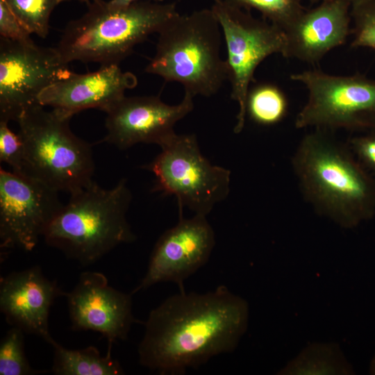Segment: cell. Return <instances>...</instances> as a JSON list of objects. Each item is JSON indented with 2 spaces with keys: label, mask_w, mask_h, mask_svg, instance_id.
<instances>
[{
  "label": "cell",
  "mask_w": 375,
  "mask_h": 375,
  "mask_svg": "<svg viewBox=\"0 0 375 375\" xmlns=\"http://www.w3.org/2000/svg\"><path fill=\"white\" fill-rule=\"evenodd\" d=\"M249 318L247 301L225 285L206 293L180 290L150 312L139 362L159 374H183L233 351Z\"/></svg>",
  "instance_id": "cell-1"
},
{
  "label": "cell",
  "mask_w": 375,
  "mask_h": 375,
  "mask_svg": "<svg viewBox=\"0 0 375 375\" xmlns=\"http://www.w3.org/2000/svg\"><path fill=\"white\" fill-rule=\"evenodd\" d=\"M292 166L303 198L315 211L351 228L375 214V178L348 144L315 128L301 140Z\"/></svg>",
  "instance_id": "cell-2"
},
{
  "label": "cell",
  "mask_w": 375,
  "mask_h": 375,
  "mask_svg": "<svg viewBox=\"0 0 375 375\" xmlns=\"http://www.w3.org/2000/svg\"><path fill=\"white\" fill-rule=\"evenodd\" d=\"M69 195L43 235L47 245L88 265L135 240L126 219L132 196L125 178L110 189L93 181Z\"/></svg>",
  "instance_id": "cell-3"
},
{
  "label": "cell",
  "mask_w": 375,
  "mask_h": 375,
  "mask_svg": "<svg viewBox=\"0 0 375 375\" xmlns=\"http://www.w3.org/2000/svg\"><path fill=\"white\" fill-rule=\"evenodd\" d=\"M87 12L65 26L56 46L62 60L119 65L134 47L178 12L175 3L137 1L126 8L110 6L104 0L86 3Z\"/></svg>",
  "instance_id": "cell-4"
},
{
  "label": "cell",
  "mask_w": 375,
  "mask_h": 375,
  "mask_svg": "<svg viewBox=\"0 0 375 375\" xmlns=\"http://www.w3.org/2000/svg\"><path fill=\"white\" fill-rule=\"evenodd\" d=\"M222 33L211 8L178 13L158 33L145 72L181 83L194 97L215 94L228 80L227 63L220 56Z\"/></svg>",
  "instance_id": "cell-5"
},
{
  "label": "cell",
  "mask_w": 375,
  "mask_h": 375,
  "mask_svg": "<svg viewBox=\"0 0 375 375\" xmlns=\"http://www.w3.org/2000/svg\"><path fill=\"white\" fill-rule=\"evenodd\" d=\"M71 118L38 103L17 121L24 144L22 174L69 194L91 183L94 172L92 144L74 134Z\"/></svg>",
  "instance_id": "cell-6"
},
{
  "label": "cell",
  "mask_w": 375,
  "mask_h": 375,
  "mask_svg": "<svg viewBox=\"0 0 375 375\" xmlns=\"http://www.w3.org/2000/svg\"><path fill=\"white\" fill-rule=\"evenodd\" d=\"M142 168L156 177L153 191L176 197L180 212L186 206L197 215L206 216L230 190V170L211 164L192 134L176 133Z\"/></svg>",
  "instance_id": "cell-7"
},
{
  "label": "cell",
  "mask_w": 375,
  "mask_h": 375,
  "mask_svg": "<svg viewBox=\"0 0 375 375\" xmlns=\"http://www.w3.org/2000/svg\"><path fill=\"white\" fill-rule=\"evenodd\" d=\"M308 91L297 115V128L375 130V81L360 74L336 76L319 69L290 76Z\"/></svg>",
  "instance_id": "cell-8"
},
{
  "label": "cell",
  "mask_w": 375,
  "mask_h": 375,
  "mask_svg": "<svg viewBox=\"0 0 375 375\" xmlns=\"http://www.w3.org/2000/svg\"><path fill=\"white\" fill-rule=\"evenodd\" d=\"M213 1L211 9L226 44L231 97L239 106L234 133H240L245 124L247 96L254 80V72L269 56L283 54L285 37L281 28L265 19L255 18L248 10L244 11L225 0Z\"/></svg>",
  "instance_id": "cell-9"
},
{
  "label": "cell",
  "mask_w": 375,
  "mask_h": 375,
  "mask_svg": "<svg viewBox=\"0 0 375 375\" xmlns=\"http://www.w3.org/2000/svg\"><path fill=\"white\" fill-rule=\"evenodd\" d=\"M56 47L0 38V120L17 122L40 94L72 72Z\"/></svg>",
  "instance_id": "cell-10"
},
{
  "label": "cell",
  "mask_w": 375,
  "mask_h": 375,
  "mask_svg": "<svg viewBox=\"0 0 375 375\" xmlns=\"http://www.w3.org/2000/svg\"><path fill=\"white\" fill-rule=\"evenodd\" d=\"M58 193L33 177L1 167V250L33 251L63 206Z\"/></svg>",
  "instance_id": "cell-11"
},
{
  "label": "cell",
  "mask_w": 375,
  "mask_h": 375,
  "mask_svg": "<svg viewBox=\"0 0 375 375\" xmlns=\"http://www.w3.org/2000/svg\"><path fill=\"white\" fill-rule=\"evenodd\" d=\"M215 245V232L206 216L184 219L180 213L176 225L157 240L146 274L132 294L162 282L184 290V281L206 265Z\"/></svg>",
  "instance_id": "cell-12"
},
{
  "label": "cell",
  "mask_w": 375,
  "mask_h": 375,
  "mask_svg": "<svg viewBox=\"0 0 375 375\" xmlns=\"http://www.w3.org/2000/svg\"><path fill=\"white\" fill-rule=\"evenodd\" d=\"M193 98L185 92L181 102L172 106L158 96H124L105 111L107 133L102 142L119 149L138 143L161 147L176 134V123L193 110Z\"/></svg>",
  "instance_id": "cell-13"
},
{
  "label": "cell",
  "mask_w": 375,
  "mask_h": 375,
  "mask_svg": "<svg viewBox=\"0 0 375 375\" xmlns=\"http://www.w3.org/2000/svg\"><path fill=\"white\" fill-rule=\"evenodd\" d=\"M131 295L110 286L101 272H83L75 288L65 295L72 328L98 332L108 344L126 340L137 321Z\"/></svg>",
  "instance_id": "cell-14"
},
{
  "label": "cell",
  "mask_w": 375,
  "mask_h": 375,
  "mask_svg": "<svg viewBox=\"0 0 375 375\" xmlns=\"http://www.w3.org/2000/svg\"><path fill=\"white\" fill-rule=\"evenodd\" d=\"M65 293L34 266L1 278L0 310L10 326L50 344L53 340L49 328L50 308Z\"/></svg>",
  "instance_id": "cell-15"
},
{
  "label": "cell",
  "mask_w": 375,
  "mask_h": 375,
  "mask_svg": "<svg viewBox=\"0 0 375 375\" xmlns=\"http://www.w3.org/2000/svg\"><path fill=\"white\" fill-rule=\"evenodd\" d=\"M137 84L135 75L123 72L119 65H104L87 74L72 72L44 89L38 103L70 117L90 108L105 112Z\"/></svg>",
  "instance_id": "cell-16"
},
{
  "label": "cell",
  "mask_w": 375,
  "mask_h": 375,
  "mask_svg": "<svg viewBox=\"0 0 375 375\" xmlns=\"http://www.w3.org/2000/svg\"><path fill=\"white\" fill-rule=\"evenodd\" d=\"M351 5L347 0H324L312 9H306L283 30L285 46L282 56L315 63L343 44L350 33Z\"/></svg>",
  "instance_id": "cell-17"
},
{
  "label": "cell",
  "mask_w": 375,
  "mask_h": 375,
  "mask_svg": "<svg viewBox=\"0 0 375 375\" xmlns=\"http://www.w3.org/2000/svg\"><path fill=\"white\" fill-rule=\"evenodd\" d=\"M52 372L56 375H120L124 371L119 362L112 358L111 346L105 356L99 349L89 346L81 349H69L53 340Z\"/></svg>",
  "instance_id": "cell-18"
},
{
  "label": "cell",
  "mask_w": 375,
  "mask_h": 375,
  "mask_svg": "<svg viewBox=\"0 0 375 375\" xmlns=\"http://www.w3.org/2000/svg\"><path fill=\"white\" fill-rule=\"evenodd\" d=\"M354 370L336 343L308 345L278 374H353Z\"/></svg>",
  "instance_id": "cell-19"
},
{
  "label": "cell",
  "mask_w": 375,
  "mask_h": 375,
  "mask_svg": "<svg viewBox=\"0 0 375 375\" xmlns=\"http://www.w3.org/2000/svg\"><path fill=\"white\" fill-rule=\"evenodd\" d=\"M288 106V100L280 88L272 83H260L249 90L246 115L257 124L272 126L285 117Z\"/></svg>",
  "instance_id": "cell-20"
},
{
  "label": "cell",
  "mask_w": 375,
  "mask_h": 375,
  "mask_svg": "<svg viewBox=\"0 0 375 375\" xmlns=\"http://www.w3.org/2000/svg\"><path fill=\"white\" fill-rule=\"evenodd\" d=\"M23 26L31 33L45 38L49 19L60 0H3Z\"/></svg>",
  "instance_id": "cell-21"
},
{
  "label": "cell",
  "mask_w": 375,
  "mask_h": 375,
  "mask_svg": "<svg viewBox=\"0 0 375 375\" xmlns=\"http://www.w3.org/2000/svg\"><path fill=\"white\" fill-rule=\"evenodd\" d=\"M239 8L260 12L263 19L283 31L293 22L306 8L301 0H225Z\"/></svg>",
  "instance_id": "cell-22"
},
{
  "label": "cell",
  "mask_w": 375,
  "mask_h": 375,
  "mask_svg": "<svg viewBox=\"0 0 375 375\" xmlns=\"http://www.w3.org/2000/svg\"><path fill=\"white\" fill-rule=\"evenodd\" d=\"M24 332L12 326L0 344V375H33L45 373L31 367L24 350Z\"/></svg>",
  "instance_id": "cell-23"
},
{
  "label": "cell",
  "mask_w": 375,
  "mask_h": 375,
  "mask_svg": "<svg viewBox=\"0 0 375 375\" xmlns=\"http://www.w3.org/2000/svg\"><path fill=\"white\" fill-rule=\"evenodd\" d=\"M352 47L375 49V0H355L351 5Z\"/></svg>",
  "instance_id": "cell-24"
},
{
  "label": "cell",
  "mask_w": 375,
  "mask_h": 375,
  "mask_svg": "<svg viewBox=\"0 0 375 375\" xmlns=\"http://www.w3.org/2000/svg\"><path fill=\"white\" fill-rule=\"evenodd\" d=\"M24 144L19 133L8 126V122L0 120V161L8 164L12 171L22 173Z\"/></svg>",
  "instance_id": "cell-25"
},
{
  "label": "cell",
  "mask_w": 375,
  "mask_h": 375,
  "mask_svg": "<svg viewBox=\"0 0 375 375\" xmlns=\"http://www.w3.org/2000/svg\"><path fill=\"white\" fill-rule=\"evenodd\" d=\"M348 145L359 162L375 174V130L351 138Z\"/></svg>",
  "instance_id": "cell-26"
},
{
  "label": "cell",
  "mask_w": 375,
  "mask_h": 375,
  "mask_svg": "<svg viewBox=\"0 0 375 375\" xmlns=\"http://www.w3.org/2000/svg\"><path fill=\"white\" fill-rule=\"evenodd\" d=\"M31 33L23 26L3 0H0V38L16 40H31Z\"/></svg>",
  "instance_id": "cell-27"
},
{
  "label": "cell",
  "mask_w": 375,
  "mask_h": 375,
  "mask_svg": "<svg viewBox=\"0 0 375 375\" xmlns=\"http://www.w3.org/2000/svg\"><path fill=\"white\" fill-rule=\"evenodd\" d=\"M137 1L139 0H110L108 3L113 8H122L129 6Z\"/></svg>",
  "instance_id": "cell-28"
},
{
  "label": "cell",
  "mask_w": 375,
  "mask_h": 375,
  "mask_svg": "<svg viewBox=\"0 0 375 375\" xmlns=\"http://www.w3.org/2000/svg\"><path fill=\"white\" fill-rule=\"evenodd\" d=\"M369 373L371 374H375V356L371 361V364L369 367Z\"/></svg>",
  "instance_id": "cell-29"
},
{
  "label": "cell",
  "mask_w": 375,
  "mask_h": 375,
  "mask_svg": "<svg viewBox=\"0 0 375 375\" xmlns=\"http://www.w3.org/2000/svg\"><path fill=\"white\" fill-rule=\"evenodd\" d=\"M72 1V0H60V3L63 2V1ZM78 1H82V2L88 3V1H90L91 0H78Z\"/></svg>",
  "instance_id": "cell-30"
},
{
  "label": "cell",
  "mask_w": 375,
  "mask_h": 375,
  "mask_svg": "<svg viewBox=\"0 0 375 375\" xmlns=\"http://www.w3.org/2000/svg\"><path fill=\"white\" fill-rule=\"evenodd\" d=\"M154 2L162 3L164 0H150Z\"/></svg>",
  "instance_id": "cell-31"
},
{
  "label": "cell",
  "mask_w": 375,
  "mask_h": 375,
  "mask_svg": "<svg viewBox=\"0 0 375 375\" xmlns=\"http://www.w3.org/2000/svg\"><path fill=\"white\" fill-rule=\"evenodd\" d=\"M322 1H324V0H322ZM347 1H350L351 3H352L353 1H355V0H347Z\"/></svg>",
  "instance_id": "cell-32"
}]
</instances>
